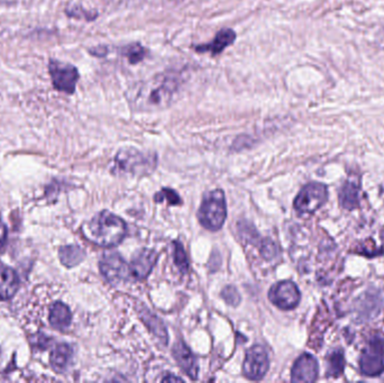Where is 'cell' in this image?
Returning <instances> with one entry per match:
<instances>
[{"label": "cell", "instance_id": "obj_1", "mask_svg": "<svg viewBox=\"0 0 384 383\" xmlns=\"http://www.w3.org/2000/svg\"><path fill=\"white\" fill-rule=\"evenodd\" d=\"M184 78L177 72H164L143 83L137 90L135 103L142 108H162L173 101Z\"/></svg>", "mask_w": 384, "mask_h": 383}, {"label": "cell", "instance_id": "obj_2", "mask_svg": "<svg viewBox=\"0 0 384 383\" xmlns=\"http://www.w3.org/2000/svg\"><path fill=\"white\" fill-rule=\"evenodd\" d=\"M83 235L101 248H114L123 242L128 234L125 221L112 212H101L82 227Z\"/></svg>", "mask_w": 384, "mask_h": 383}, {"label": "cell", "instance_id": "obj_3", "mask_svg": "<svg viewBox=\"0 0 384 383\" xmlns=\"http://www.w3.org/2000/svg\"><path fill=\"white\" fill-rule=\"evenodd\" d=\"M157 155L143 153L135 148H123L115 158L114 172L130 176H144L151 173L157 167Z\"/></svg>", "mask_w": 384, "mask_h": 383}, {"label": "cell", "instance_id": "obj_4", "mask_svg": "<svg viewBox=\"0 0 384 383\" xmlns=\"http://www.w3.org/2000/svg\"><path fill=\"white\" fill-rule=\"evenodd\" d=\"M227 217V207L224 192L216 189L204 196L198 210V219L206 230H220Z\"/></svg>", "mask_w": 384, "mask_h": 383}, {"label": "cell", "instance_id": "obj_5", "mask_svg": "<svg viewBox=\"0 0 384 383\" xmlns=\"http://www.w3.org/2000/svg\"><path fill=\"white\" fill-rule=\"evenodd\" d=\"M49 74L54 88L67 94H73L80 78L79 71L74 65L51 59L49 63Z\"/></svg>", "mask_w": 384, "mask_h": 383}, {"label": "cell", "instance_id": "obj_6", "mask_svg": "<svg viewBox=\"0 0 384 383\" xmlns=\"http://www.w3.org/2000/svg\"><path fill=\"white\" fill-rule=\"evenodd\" d=\"M329 198L327 187L322 183H309L300 190L295 199V210L300 214H313L326 203Z\"/></svg>", "mask_w": 384, "mask_h": 383}, {"label": "cell", "instance_id": "obj_7", "mask_svg": "<svg viewBox=\"0 0 384 383\" xmlns=\"http://www.w3.org/2000/svg\"><path fill=\"white\" fill-rule=\"evenodd\" d=\"M99 266L105 279L114 286L130 281L133 278L130 264L116 252H107L101 257Z\"/></svg>", "mask_w": 384, "mask_h": 383}, {"label": "cell", "instance_id": "obj_8", "mask_svg": "<svg viewBox=\"0 0 384 383\" xmlns=\"http://www.w3.org/2000/svg\"><path fill=\"white\" fill-rule=\"evenodd\" d=\"M360 372L367 377H378L384 371V339L373 337L360 359Z\"/></svg>", "mask_w": 384, "mask_h": 383}, {"label": "cell", "instance_id": "obj_9", "mask_svg": "<svg viewBox=\"0 0 384 383\" xmlns=\"http://www.w3.org/2000/svg\"><path fill=\"white\" fill-rule=\"evenodd\" d=\"M269 355L262 345H253L248 348L243 364V373L247 379L261 380L269 371Z\"/></svg>", "mask_w": 384, "mask_h": 383}, {"label": "cell", "instance_id": "obj_10", "mask_svg": "<svg viewBox=\"0 0 384 383\" xmlns=\"http://www.w3.org/2000/svg\"><path fill=\"white\" fill-rule=\"evenodd\" d=\"M269 299L280 309L291 310L298 306L302 295L296 283L293 281H281L270 289Z\"/></svg>", "mask_w": 384, "mask_h": 383}, {"label": "cell", "instance_id": "obj_11", "mask_svg": "<svg viewBox=\"0 0 384 383\" xmlns=\"http://www.w3.org/2000/svg\"><path fill=\"white\" fill-rule=\"evenodd\" d=\"M320 366L316 359L311 354L304 353L297 359L291 370L293 382H315L318 377Z\"/></svg>", "mask_w": 384, "mask_h": 383}, {"label": "cell", "instance_id": "obj_12", "mask_svg": "<svg viewBox=\"0 0 384 383\" xmlns=\"http://www.w3.org/2000/svg\"><path fill=\"white\" fill-rule=\"evenodd\" d=\"M237 35L232 28H222L217 33L213 41L206 44L193 45V50L197 53H210L217 56L224 52L225 49L231 46L236 41Z\"/></svg>", "mask_w": 384, "mask_h": 383}, {"label": "cell", "instance_id": "obj_13", "mask_svg": "<svg viewBox=\"0 0 384 383\" xmlns=\"http://www.w3.org/2000/svg\"><path fill=\"white\" fill-rule=\"evenodd\" d=\"M157 261V254L152 250L143 248L134 255L130 262V271L135 280H143L151 273Z\"/></svg>", "mask_w": 384, "mask_h": 383}, {"label": "cell", "instance_id": "obj_14", "mask_svg": "<svg viewBox=\"0 0 384 383\" xmlns=\"http://www.w3.org/2000/svg\"><path fill=\"white\" fill-rule=\"evenodd\" d=\"M172 353L177 364L186 372V375L191 377L192 380H195L198 377V362L195 355L190 351V348L180 341L175 345Z\"/></svg>", "mask_w": 384, "mask_h": 383}, {"label": "cell", "instance_id": "obj_15", "mask_svg": "<svg viewBox=\"0 0 384 383\" xmlns=\"http://www.w3.org/2000/svg\"><path fill=\"white\" fill-rule=\"evenodd\" d=\"M19 287L17 273L7 266L0 268V300H8L15 296Z\"/></svg>", "mask_w": 384, "mask_h": 383}, {"label": "cell", "instance_id": "obj_16", "mask_svg": "<svg viewBox=\"0 0 384 383\" xmlns=\"http://www.w3.org/2000/svg\"><path fill=\"white\" fill-rule=\"evenodd\" d=\"M49 319H50L51 325L56 330H65L71 324V312L67 305L59 301L51 307Z\"/></svg>", "mask_w": 384, "mask_h": 383}, {"label": "cell", "instance_id": "obj_17", "mask_svg": "<svg viewBox=\"0 0 384 383\" xmlns=\"http://www.w3.org/2000/svg\"><path fill=\"white\" fill-rule=\"evenodd\" d=\"M340 203L345 210H355L360 205V188L358 186L347 181L340 189Z\"/></svg>", "mask_w": 384, "mask_h": 383}, {"label": "cell", "instance_id": "obj_18", "mask_svg": "<svg viewBox=\"0 0 384 383\" xmlns=\"http://www.w3.org/2000/svg\"><path fill=\"white\" fill-rule=\"evenodd\" d=\"M380 306H381V299L378 298V295H376V292L374 293L367 292V295L360 299L358 304V315L364 319L372 318L378 315Z\"/></svg>", "mask_w": 384, "mask_h": 383}, {"label": "cell", "instance_id": "obj_19", "mask_svg": "<svg viewBox=\"0 0 384 383\" xmlns=\"http://www.w3.org/2000/svg\"><path fill=\"white\" fill-rule=\"evenodd\" d=\"M60 259L62 262L63 266H68V268H72L82 262L85 259V250L78 246V245H68V246H63L60 250Z\"/></svg>", "mask_w": 384, "mask_h": 383}, {"label": "cell", "instance_id": "obj_20", "mask_svg": "<svg viewBox=\"0 0 384 383\" xmlns=\"http://www.w3.org/2000/svg\"><path fill=\"white\" fill-rule=\"evenodd\" d=\"M72 348L68 344L56 345L51 353V363L58 371H63L71 361Z\"/></svg>", "mask_w": 384, "mask_h": 383}, {"label": "cell", "instance_id": "obj_21", "mask_svg": "<svg viewBox=\"0 0 384 383\" xmlns=\"http://www.w3.org/2000/svg\"><path fill=\"white\" fill-rule=\"evenodd\" d=\"M141 317H142L143 321L150 328L152 333L155 337H159V339L162 341L163 344H166L168 343V332H166V328L164 327L162 321L157 318V316L151 314V312L148 309H145L143 313H141Z\"/></svg>", "mask_w": 384, "mask_h": 383}, {"label": "cell", "instance_id": "obj_22", "mask_svg": "<svg viewBox=\"0 0 384 383\" xmlns=\"http://www.w3.org/2000/svg\"><path fill=\"white\" fill-rule=\"evenodd\" d=\"M345 368V357L342 350H335L327 357V377H338L343 375Z\"/></svg>", "mask_w": 384, "mask_h": 383}, {"label": "cell", "instance_id": "obj_23", "mask_svg": "<svg viewBox=\"0 0 384 383\" xmlns=\"http://www.w3.org/2000/svg\"><path fill=\"white\" fill-rule=\"evenodd\" d=\"M148 51L141 43H130L121 47V54L128 60L130 65H137L145 59Z\"/></svg>", "mask_w": 384, "mask_h": 383}, {"label": "cell", "instance_id": "obj_24", "mask_svg": "<svg viewBox=\"0 0 384 383\" xmlns=\"http://www.w3.org/2000/svg\"><path fill=\"white\" fill-rule=\"evenodd\" d=\"M175 246V266L179 268L182 273H186L189 270V262L186 259V252H184V246L180 242L173 243Z\"/></svg>", "mask_w": 384, "mask_h": 383}, {"label": "cell", "instance_id": "obj_25", "mask_svg": "<svg viewBox=\"0 0 384 383\" xmlns=\"http://www.w3.org/2000/svg\"><path fill=\"white\" fill-rule=\"evenodd\" d=\"M154 201H157V203L166 201L171 206H179L182 203L179 195L172 189H162L160 192H157V195H155Z\"/></svg>", "mask_w": 384, "mask_h": 383}, {"label": "cell", "instance_id": "obj_26", "mask_svg": "<svg viewBox=\"0 0 384 383\" xmlns=\"http://www.w3.org/2000/svg\"><path fill=\"white\" fill-rule=\"evenodd\" d=\"M222 297L228 305L236 307L240 305L241 295L240 292L237 291L236 288L233 286L225 287L222 291Z\"/></svg>", "mask_w": 384, "mask_h": 383}, {"label": "cell", "instance_id": "obj_27", "mask_svg": "<svg viewBox=\"0 0 384 383\" xmlns=\"http://www.w3.org/2000/svg\"><path fill=\"white\" fill-rule=\"evenodd\" d=\"M260 252L262 257H265V259H274L277 254L279 253L278 246L274 243L271 242L270 239H265L261 245Z\"/></svg>", "mask_w": 384, "mask_h": 383}, {"label": "cell", "instance_id": "obj_28", "mask_svg": "<svg viewBox=\"0 0 384 383\" xmlns=\"http://www.w3.org/2000/svg\"><path fill=\"white\" fill-rule=\"evenodd\" d=\"M67 15L70 17L76 18H86L87 21H94L97 17V12H90L86 9L79 8V7H74V8L67 9Z\"/></svg>", "mask_w": 384, "mask_h": 383}, {"label": "cell", "instance_id": "obj_29", "mask_svg": "<svg viewBox=\"0 0 384 383\" xmlns=\"http://www.w3.org/2000/svg\"><path fill=\"white\" fill-rule=\"evenodd\" d=\"M7 239V227L3 221L0 219V248H3Z\"/></svg>", "mask_w": 384, "mask_h": 383}, {"label": "cell", "instance_id": "obj_30", "mask_svg": "<svg viewBox=\"0 0 384 383\" xmlns=\"http://www.w3.org/2000/svg\"><path fill=\"white\" fill-rule=\"evenodd\" d=\"M90 53L94 56H98V58H103V56H107V52H108V49L106 46H97L94 47L91 50L89 51Z\"/></svg>", "mask_w": 384, "mask_h": 383}, {"label": "cell", "instance_id": "obj_31", "mask_svg": "<svg viewBox=\"0 0 384 383\" xmlns=\"http://www.w3.org/2000/svg\"><path fill=\"white\" fill-rule=\"evenodd\" d=\"M163 382H182L181 377H173V375H168V377L163 379Z\"/></svg>", "mask_w": 384, "mask_h": 383}]
</instances>
